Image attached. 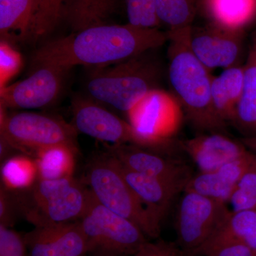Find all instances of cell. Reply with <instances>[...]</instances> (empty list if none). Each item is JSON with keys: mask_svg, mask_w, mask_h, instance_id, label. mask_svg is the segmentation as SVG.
<instances>
[{"mask_svg": "<svg viewBox=\"0 0 256 256\" xmlns=\"http://www.w3.org/2000/svg\"><path fill=\"white\" fill-rule=\"evenodd\" d=\"M232 122L242 129L256 128V36L252 40L244 66L242 98Z\"/></svg>", "mask_w": 256, "mask_h": 256, "instance_id": "obj_23", "label": "cell"}, {"mask_svg": "<svg viewBox=\"0 0 256 256\" xmlns=\"http://www.w3.org/2000/svg\"><path fill=\"white\" fill-rule=\"evenodd\" d=\"M68 70L54 66H38L24 80L0 89L1 107L36 109L56 100Z\"/></svg>", "mask_w": 256, "mask_h": 256, "instance_id": "obj_11", "label": "cell"}, {"mask_svg": "<svg viewBox=\"0 0 256 256\" xmlns=\"http://www.w3.org/2000/svg\"><path fill=\"white\" fill-rule=\"evenodd\" d=\"M124 2L129 24L144 28L160 26L156 0H124Z\"/></svg>", "mask_w": 256, "mask_h": 256, "instance_id": "obj_29", "label": "cell"}, {"mask_svg": "<svg viewBox=\"0 0 256 256\" xmlns=\"http://www.w3.org/2000/svg\"><path fill=\"white\" fill-rule=\"evenodd\" d=\"M30 256H85L86 240L79 220L34 227L23 236Z\"/></svg>", "mask_w": 256, "mask_h": 256, "instance_id": "obj_14", "label": "cell"}, {"mask_svg": "<svg viewBox=\"0 0 256 256\" xmlns=\"http://www.w3.org/2000/svg\"><path fill=\"white\" fill-rule=\"evenodd\" d=\"M108 152L129 169L137 172L180 184L186 188L192 176L191 166L180 159L134 144L108 146Z\"/></svg>", "mask_w": 256, "mask_h": 256, "instance_id": "obj_12", "label": "cell"}, {"mask_svg": "<svg viewBox=\"0 0 256 256\" xmlns=\"http://www.w3.org/2000/svg\"><path fill=\"white\" fill-rule=\"evenodd\" d=\"M242 144H244L246 148H249L252 150L256 152V137H248L244 138L242 140ZM254 153V152H252ZM256 156V153H254Z\"/></svg>", "mask_w": 256, "mask_h": 256, "instance_id": "obj_35", "label": "cell"}, {"mask_svg": "<svg viewBox=\"0 0 256 256\" xmlns=\"http://www.w3.org/2000/svg\"><path fill=\"white\" fill-rule=\"evenodd\" d=\"M36 4V0H0L2 38L31 34Z\"/></svg>", "mask_w": 256, "mask_h": 256, "instance_id": "obj_22", "label": "cell"}, {"mask_svg": "<svg viewBox=\"0 0 256 256\" xmlns=\"http://www.w3.org/2000/svg\"><path fill=\"white\" fill-rule=\"evenodd\" d=\"M146 54L96 68L86 86L92 99L128 112L148 92L158 88L159 67Z\"/></svg>", "mask_w": 256, "mask_h": 256, "instance_id": "obj_4", "label": "cell"}, {"mask_svg": "<svg viewBox=\"0 0 256 256\" xmlns=\"http://www.w3.org/2000/svg\"><path fill=\"white\" fill-rule=\"evenodd\" d=\"M244 67L226 68L212 79V99L216 114L224 122L233 121L242 90Z\"/></svg>", "mask_w": 256, "mask_h": 256, "instance_id": "obj_18", "label": "cell"}, {"mask_svg": "<svg viewBox=\"0 0 256 256\" xmlns=\"http://www.w3.org/2000/svg\"><path fill=\"white\" fill-rule=\"evenodd\" d=\"M22 66V58L18 50L8 42L2 40L0 44V89L18 73Z\"/></svg>", "mask_w": 256, "mask_h": 256, "instance_id": "obj_31", "label": "cell"}, {"mask_svg": "<svg viewBox=\"0 0 256 256\" xmlns=\"http://www.w3.org/2000/svg\"><path fill=\"white\" fill-rule=\"evenodd\" d=\"M220 230L256 250V210L232 212Z\"/></svg>", "mask_w": 256, "mask_h": 256, "instance_id": "obj_28", "label": "cell"}, {"mask_svg": "<svg viewBox=\"0 0 256 256\" xmlns=\"http://www.w3.org/2000/svg\"><path fill=\"white\" fill-rule=\"evenodd\" d=\"M183 192L176 210L175 230L183 256H194L223 228L232 212L224 202L195 192Z\"/></svg>", "mask_w": 256, "mask_h": 256, "instance_id": "obj_9", "label": "cell"}, {"mask_svg": "<svg viewBox=\"0 0 256 256\" xmlns=\"http://www.w3.org/2000/svg\"><path fill=\"white\" fill-rule=\"evenodd\" d=\"M242 31L226 30L214 24L191 28L192 52L208 70L235 66L242 47Z\"/></svg>", "mask_w": 256, "mask_h": 256, "instance_id": "obj_13", "label": "cell"}, {"mask_svg": "<svg viewBox=\"0 0 256 256\" xmlns=\"http://www.w3.org/2000/svg\"><path fill=\"white\" fill-rule=\"evenodd\" d=\"M127 114L130 124L150 150L170 154L184 116L182 108L174 95L154 89Z\"/></svg>", "mask_w": 256, "mask_h": 256, "instance_id": "obj_7", "label": "cell"}, {"mask_svg": "<svg viewBox=\"0 0 256 256\" xmlns=\"http://www.w3.org/2000/svg\"><path fill=\"white\" fill-rule=\"evenodd\" d=\"M85 182L101 204L131 220L146 237L159 238L161 224L136 196L122 175L118 160L108 152L92 160Z\"/></svg>", "mask_w": 256, "mask_h": 256, "instance_id": "obj_5", "label": "cell"}, {"mask_svg": "<svg viewBox=\"0 0 256 256\" xmlns=\"http://www.w3.org/2000/svg\"><path fill=\"white\" fill-rule=\"evenodd\" d=\"M0 256H30L23 236L0 225Z\"/></svg>", "mask_w": 256, "mask_h": 256, "instance_id": "obj_32", "label": "cell"}, {"mask_svg": "<svg viewBox=\"0 0 256 256\" xmlns=\"http://www.w3.org/2000/svg\"><path fill=\"white\" fill-rule=\"evenodd\" d=\"M210 24L226 30L242 31L256 13V0H200Z\"/></svg>", "mask_w": 256, "mask_h": 256, "instance_id": "obj_19", "label": "cell"}, {"mask_svg": "<svg viewBox=\"0 0 256 256\" xmlns=\"http://www.w3.org/2000/svg\"><path fill=\"white\" fill-rule=\"evenodd\" d=\"M74 126L78 132L112 144H130L148 148L130 122L98 104L86 99L73 102Z\"/></svg>", "mask_w": 256, "mask_h": 256, "instance_id": "obj_10", "label": "cell"}, {"mask_svg": "<svg viewBox=\"0 0 256 256\" xmlns=\"http://www.w3.org/2000/svg\"><path fill=\"white\" fill-rule=\"evenodd\" d=\"M36 12L31 34L36 38L45 36L63 18L64 10L70 0H36Z\"/></svg>", "mask_w": 256, "mask_h": 256, "instance_id": "obj_26", "label": "cell"}, {"mask_svg": "<svg viewBox=\"0 0 256 256\" xmlns=\"http://www.w3.org/2000/svg\"><path fill=\"white\" fill-rule=\"evenodd\" d=\"M118 0H70L63 18L74 32L104 24L117 10Z\"/></svg>", "mask_w": 256, "mask_h": 256, "instance_id": "obj_20", "label": "cell"}, {"mask_svg": "<svg viewBox=\"0 0 256 256\" xmlns=\"http://www.w3.org/2000/svg\"><path fill=\"white\" fill-rule=\"evenodd\" d=\"M2 186L10 191H21L32 186L38 178L34 160L14 156L4 160L1 168Z\"/></svg>", "mask_w": 256, "mask_h": 256, "instance_id": "obj_24", "label": "cell"}, {"mask_svg": "<svg viewBox=\"0 0 256 256\" xmlns=\"http://www.w3.org/2000/svg\"><path fill=\"white\" fill-rule=\"evenodd\" d=\"M118 162L128 184L148 212L161 224L174 198L184 191L185 186L133 171Z\"/></svg>", "mask_w": 256, "mask_h": 256, "instance_id": "obj_17", "label": "cell"}, {"mask_svg": "<svg viewBox=\"0 0 256 256\" xmlns=\"http://www.w3.org/2000/svg\"><path fill=\"white\" fill-rule=\"evenodd\" d=\"M178 144L200 172L214 171L249 152L242 142L234 140L224 132L200 134Z\"/></svg>", "mask_w": 256, "mask_h": 256, "instance_id": "obj_15", "label": "cell"}, {"mask_svg": "<svg viewBox=\"0 0 256 256\" xmlns=\"http://www.w3.org/2000/svg\"><path fill=\"white\" fill-rule=\"evenodd\" d=\"M252 170H256V156L249 151L245 156L214 171L194 174L184 191L195 192L226 204L242 176Z\"/></svg>", "mask_w": 256, "mask_h": 256, "instance_id": "obj_16", "label": "cell"}, {"mask_svg": "<svg viewBox=\"0 0 256 256\" xmlns=\"http://www.w3.org/2000/svg\"><path fill=\"white\" fill-rule=\"evenodd\" d=\"M20 216L14 194L2 186L0 188V225L10 227Z\"/></svg>", "mask_w": 256, "mask_h": 256, "instance_id": "obj_33", "label": "cell"}, {"mask_svg": "<svg viewBox=\"0 0 256 256\" xmlns=\"http://www.w3.org/2000/svg\"><path fill=\"white\" fill-rule=\"evenodd\" d=\"M14 194L18 214L34 227L78 220L85 213L90 190L73 178H38L30 188Z\"/></svg>", "mask_w": 256, "mask_h": 256, "instance_id": "obj_3", "label": "cell"}, {"mask_svg": "<svg viewBox=\"0 0 256 256\" xmlns=\"http://www.w3.org/2000/svg\"><path fill=\"white\" fill-rule=\"evenodd\" d=\"M166 41L168 34L158 28L104 24L48 42L37 50L33 62L36 66L66 70L78 65L102 68L156 50Z\"/></svg>", "mask_w": 256, "mask_h": 256, "instance_id": "obj_1", "label": "cell"}, {"mask_svg": "<svg viewBox=\"0 0 256 256\" xmlns=\"http://www.w3.org/2000/svg\"><path fill=\"white\" fill-rule=\"evenodd\" d=\"M156 13L161 23L170 30L192 28L196 11V0H156Z\"/></svg>", "mask_w": 256, "mask_h": 256, "instance_id": "obj_25", "label": "cell"}, {"mask_svg": "<svg viewBox=\"0 0 256 256\" xmlns=\"http://www.w3.org/2000/svg\"><path fill=\"white\" fill-rule=\"evenodd\" d=\"M76 148L56 146L40 150L33 159L36 162L38 178L47 180L73 178Z\"/></svg>", "mask_w": 256, "mask_h": 256, "instance_id": "obj_21", "label": "cell"}, {"mask_svg": "<svg viewBox=\"0 0 256 256\" xmlns=\"http://www.w3.org/2000/svg\"><path fill=\"white\" fill-rule=\"evenodd\" d=\"M1 138L15 150L33 156L40 150L50 146L76 148L78 131L63 120L36 112L5 114L1 110Z\"/></svg>", "mask_w": 256, "mask_h": 256, "instance_id": "obj_8", "label": "cell"}, {"mask_svg": "<svg viewBox=\"0 0 256 256\" xmlns=\"http://www.w3.org/2000/svg\"><path fill=\"white\" fill-rule=\"evenodd\" d=\"M194 256H256V250L220 230Z\"/></svg>", "mask_w": 256, "mask_h": 256, "instance_id": "obj_27", "label": "cell"}, {"mask_svg": "<svg viewBox=\"0 0 256 256\" xmlns=\"http://www.w3.org/2000/svg\"><path fill=\"white\" fill-rule=\"evenodd\" d=\"M228 202L232 212L256 210V170L242 176Z\"/></svg>", "mask_w": 256, "mask_h": 256, "instance_id": "obj_30", "label": "cell"}, {"mask_svg": "<svg viewBox=\"0 0 256 256\" xmlns=\"http://www.w3.org/2000/svg\"><path fill=\"white\" fill-rule=\"evenodd\" d=\"M133 256H183L180 249L172 242L159 240L146 242Z\"/></svg>", "mask_w": 256, "mask_h": 256, "instance_id": "obj_34", "label": "cell"}, {"mask_svg": "<svg viewBox=\"0 0 256 256\" xmlns=\"http://www.w3.org/2000/svg\"><path fill=\"white\" fill-rule=\"evenodd\" d=\"M191 28L168 33L169 79L173 95L194 127L208 132H224L227 124L218 117L212 104L213 77L190 47Z\"/></svg>", "mask_w": 256, "mask_h": 256, "instance_id": "obj_2", "label": "cell"}, {"mask_svg": "<svg viewBox=\"0 0 256 256\" xmlns=\"http://www.w3.org/2000/svg\"><path fill=\"white\" fill-rule=\"evenodd\" d=\"M78 220L90 256H133L148 242L137 225L101 204L90 190L86 210Z\"/></svg>", "mask_w": 256, "mask_h": 256, "instance_id": "obj_6", "label": "cell"}]
</instances>
